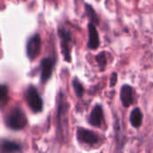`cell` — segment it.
I'll return each mask as SVG.
<instances>
[{"label": "cell", "instance_id": "1", "mask_svg": "<svg viewBox=\"0 0 153 153\" xmlns=\"http://www.w3.org/2000/svg\"><path fill=\"white\" fill-rule=\"evenodd\" d=\"M5 124L8 128L18 131L23 129L27 126L28 120L22 109L20 108H15L12 109L10 113L6 116Z\"/></svg>", "mask_w": 153, "mask_h": 153}, {"label": "cell", "instance_id": "2", "mask_svg": "<svg viewBox=\"0 0 153 153\" xmlns=\"http://www.w3.org/2000/svg\"><path fill=\"white\" fill-rule=\"evenodd\" d=\"M26 100L30 108L34 113H39L43 109V101L38 91V90L34 86H30L27 90Z\"/></svg>", "mask_w": 153, "mask_h": 153}, {"label": "cell", "instance_id": "3", "mask_svg": "<svg viewBox=\"0 0 153 153\" xmlns=\"http://www.w3.org/2000/svg\"><path fill=\"white\" fill-rule=\"evenodd\" d=\"M59 38L61 40V49L62 54L64 55L65 60L67 62L71 61V43H72V35L69 30L65 28H61L58 30Z\"/></svg>", "mask_w": 153, "mask_h": 153}, {"label": "cell", "instance_id": "4", "mask_svg": "<svg viewBox=\"0 0 153 153\" xmlns=\"http://www.w3.org/2000/svg\"><path fill=\"white\" fill-rule=\"evenodd\" d=\"M41 50V39L39 34H35L30 37L26 45L27 56L30 60H33L38 57Z\"/></svg>", "mask_w": 153, "mask_h": 153}, {"label": "cell", "instance_id": "5", "mask_svg": "<svg viewBox=\"0 0 153 153\" xmlns=\"http://www.w3.org/2000/svg\"><path fill=\"white\" fill-rule=\"evenodd\" d=\"M67 110H68V103L66 102L65 96L63 93L59 94L58 98V108H57V120H58V127L63 128L66 126V118H67Z\"/></svg>", "mask_w": 153, "mask_h": 153}, {"label": "cell", "instance_id": "6", "mask_svg": "<svg viewBox=\"0 0 153 153\" xmlns=\"http://www.w3.org/2000/svg\"><path fill=\"white\" fill-rule=\"evenodd\" d=\"M77 139L81 143L89 145H94L99 142V136L94 132L84 128H79L77 130Z\"/></svg>", "mask_w": 153, "mask_h": 153}, {"label": "cell", "instance_id": "7", "mask_svg": "<svg viewBox=\"0 0 153 153\" xmlns=\"http://www.w3.org/2000/svg\"><path fill=\"white\" fill-rule=\"evenodd\" d=\"M54 65H55V62L50 57H46V58L42 59L41 65H40V67H41L40 78H41V82L43 83L47 82L50 79L52 73H53Z\"/></svg>", "mask_w": 153, "mask_h": 153}, {"label": "cell", "instance_id": "8", "mask_svg": "<svg viewBox=\"0 0 153 153\" xmlns=\"http://www.w3.org/2000/svg\"><path fill=\"white\" fill-rule=\"evenodd\" d=\"M120 99L125 108L130 107L134 102V89L130 85H123L120 91Z\"/></svg>", "mask_w": 153, "mask_h": 153}, {"label": "cell", "instance_id": "9", "mask_svg": "<svg viewBox=\"0 0 153 153\" xmlns=\"http://www.w3.org/2000/svg\"><path fill=\"white\" fill-rule=\"evenodd\" d=\"M89 29V41H88V47L91 49H97L100 46V37L99 32L96 29V26L90 22L88 25Z\"/></svg>", "mask_w": 153, "mask_h": 153}, {"label": "cell", "instance_id": "10", "mask_svg": "<svg viewBox=\"0 0 153 153\" xmlns=\"http://www.w3.org/2000/svg\"><path fill=\"white\" fill-rule=\"evenodd\" d=\"M103 120V110L101 106L97 105L92 109L90 117H89V123L92 126H100Z\"/></svg>", "mask_w": 153, "mask_h": 153}, {"label": "cell", "instance_id": "11", "mask_svg": "<svg viewBox=\"0 0 153 153\" xmlns=\"http://www.w3.org/2000/svg\"><path fill=\"white\" fill-rule=\"evenodd\" d=\"M21 149V145L15 142L9 140L0 141V153H15L20 152Z\"/></svg>", "mask_w": 153, "mask_h": 153}, {"label": "cell", "instance_id": "12", "mask_svg": "<svg viewBox=\"0 0 153 153\" xmlns=\"http://www.w3.org/2000/svg\"><path fill=\"white\" fill-rule=\"evenodd\" d=\"M143 113H142L141 109L136 108L131 113L130 122H131V124H132V126L134 127L139 128L143 124Z\"/></svg>", "mask_w": 153, "mask_h": 153}, {"label": "cell", "instance_id": "13", "mask_svg": "<svg viewBox=\"0 0 153 153\" xmlns=\"http://www.w3.org/2000/svg\"><path fill=\"white\" fill-rule=\"evenodd\" d=\"M85 10H86V13L88 14V17L91 21V23L95 24H99V18L97 16L96 12L94 11V9L91 7V5L90 4H85Z\"/></svg>", "mask_w": 153, "mask_h": 153}, {"label": "cell", "instance_id": "14", "mask_svg": "<svg viewBox=\"0 0 153 153\" xmlns=\"http://www.w3.org/2000/svg\"><path fill=\"white\" fill-rule=\"evenodd\" d=\"M8 101V87L0 85V108L4 107Z\"/></svg>", "mask_w": 153, "mask_h": 153}, {"label": "cell", "instance_id": "15", "mask_svg": "<svg viewBox=\"0 0 153 153\" xmlns=\"http://www.w3.org/2000/svg\"><path fill=\"white\" fill-rule=\"evenodd\" d=\"M73 86H74V90L76 96L78 98H82L84 93V88H83L82 84L81 83V82L77 78H74L73 80Z\"/></svg>", "mask_w": 153, "mask_h": 153}, {"label": "cell", "instance_id": "16", "mask_svg": "<svg viewBox=\"0 0 153 153\" xmlns=\"http://www.w3.org/2000/svg\"><path fill=\"white\" fill-rule=\"evenodd\" d=\"M96 61L99 64L101 70H104L106 65H107V57H106V53L105 52H101L99 55L96 56Z\"/></svg>", "mask_w": 153, "mask_h": 153}, {"label": "cell", "instance_id": "17", "mask_svg": "<svg viewBox=\"0 0 153 153\" xmlns=\"http://www.w3.org/2000/svg\"><path fill=\"white\" fill-rule=\"evenodd\" d=\"M117 82V74L116 73H113L110 76V82H109L110 87H114Z\"/></svg>", "mask_w": 153, "mask_h": 153}]
</instances>
